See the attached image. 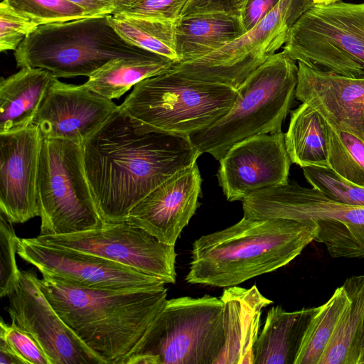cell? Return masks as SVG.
Segmentation results:
<instances>
[{
  "instance_id": "4",
  "label": "cell",
  "mask_w": 364,
  "mask_h": 364,
  "mask_svg": "<svg viewBox=\"0 0 364 364\" xmlns=\"http://www.w3.org/2000/svg\"><path fill=\"white\" fill-rule=\"evenodd\" d=\"M284 51L275 53L255 69L237 89L229 111L189 138L201 155L220 161L237 142L282 131L295 97L298 65Z\"/></svg>"
},
{
  "instance_id": "8",
  "label": "cell",
  "mask_w": 364,
  "mask_h": 364,
  "mask_svg": "<svg viewBox=\"0 0 364 364\" xmlns=\"http://www.w3.org/2000/svg\"><path fill=\"white\" fill-rule=\"evenodd\" d=\"M245 218H274L316 225L314 241L333 258H364V206L338 203L296 181L254 192L242 200Z\"/></svg>"
},
{
  "instance_id": "19",
  "label": "cell",
  "mask_w": 364,
  "mask_h": 364,
  "mask_svg": "<svg viewBox=\"0 0 364 364\" xmlns=\"http://www.w3.org/2000/svg\"><path fill=\"white\" fill-rule=\"evenodd\" d=\"M295 97L315 109L333 128L364 141V77H350L298 62Z\"/></svg>"
},
{
  "instance_id": "13",
  "label": "cell",
  "mask_w": 364,
  "mask_h": 364,
  "mask_svg": "<svg viewBox=\"0 0 364 364\" xmlns=\"http://www.w3.org/2000/svg\"><path fill=\"white\" fill-rule=\"evenodd\" d=\"M17 254L42 274L76 287L128 290L164 286L162 280L91 254L20 238Z\"/></svg>"
},
{
  "instance_id": "12",
  "label": "cell",
  "mask_w": 364,
  "mask_h": 364,
  "mask_svg": "<svg viewBox=\"0 0 364 364\" xmlns=\"http://www.w3.org/2000/svg\"><path fill=\"white\" fill-rule=\"evenodd\" d=\"M33 239L112 260L159 278L165 284L176 282L175 245L163 243L127 221L104 223L100 228L70 234L38 235Z\"/></svg>"
},
{
  "instance_id": "21",
  "label": "cell",
  "mask_w": 364,
  "mask_h": 364,
  "mask_svg": "<svg viewBox=\"0 0 364 364\" xmlns=\"http://www.w3.org/2000/svg\"><path fill=\"white\" fill-rule=\"evenodd\" d=\"M318 307L287 311L273 306L255 345L254 364H295Z\"/></svg>"
},
{
  "instance_id": "33",
  "label": "cell",
  "mask_w": 364,
  "mask_h": 364,
  "mask_svg": "<svg viewBox=\"0 0 364 364\" xmlns=\"http://www.w3.org/2000/svg\"><path fill=\"white\" fill-rule=\"evenodd\" d=\"M20 238L14 230L12 223L0 214V296H7L15 288L19 269L16 261Z\"/></svg>"
},
{
  "instance_id": "15",
  "label": "cell",
  "mask_w": 364,
  "mask_h": 364,
  "mask_svg": "<svg viewBox=\"0 0 364 364\" xmlns=\"http://www.w3.org/2000/svg\"><path fill=\"white\" fill-rule=\"evenodd\" d=\"M219 162L218 183L228 201L287 183L292 164L282 131L237 142Z\"/></svg>"
},
{
  "instance_id": "26",
  "label": "cell",
  "mask_w": 364,
  "mask_h": 364,
  "mask_svg": "<svg viewBox=\"0 0 364 364\" xmlns=\"http://www.w3.org/2000/svg\"><path fill=\"white\" fill-rule=\"evenodd\" d=\"M343 287L350 304L319 364H357V345L364 320V274L347 278Z\"/></svg>"
},
{
  "instance_id": "41",
  "label": "cell",
  "mask_w": 364,
  "mask_h": 364,
  "mask_svg": "<svg viewBox=\"0 0 364 364\" xmlns=\"http://www.w3.org/2000/svg\"><path fill=\"white\" fill-rule=\"evenodd\" d=\"M342 0H313L314 4H330L341 1Z\"/></svg>"
},
{
  "instance_id": "44",
  "label": "cell",
  "mask_w": 364,
  "mask_h": 364,
  "mask_svg": "<svg viewBox=\"0 0 364 364\" xmlns=\"http://www.w3.org/2000/svg\"><path fill=\"white\" fill-rule=\"evenodd\" d=\"M114 1H116V3H117V1H120V0H114Z\"/></svg>"
},
{
  "instance_id": "24",
  "label": "cell",
  "mask_w": 364,
  "mask_h": 364,
  "mask_svg": "<svg viewBox=\"0 0 364 364\" xmlns=\"http://www.w3.org/2000/svg\"><path fill=\"white\" fill-rule=\"evenodd\" d=\"M287 153L293 164L329 166V138L323 118L312 107L301 103L291 112L284 134Z\"/></svg>"
},
{
  "instance_id": "9",
  "label": "cell",
  "mask_w": 364,
  "mask_h": 364,
  "mask_svg": "<svg viewBox=\"0 0 364 364\" xmlns=\"http://www.w3.org/2000/svg\"><path fill=\"white\" fill-rule=\"evenodd\" d=\"M36 191L39 235L70 234L104 224L87 181L81 144L42 138Z\"/></svg>"
},
{
  "instance_id": "6",
  "label": "cell",
  "mask_w": 364,
  "mask_h": 364,
  "mask_svg": "<svg viewBox=\"0 0 364 364\" xmlns=\"http://www.w3.org/2000/svg\"><path fill=\"white\" fill-rule=\"evenodd\" d=\"M223 308L210 295L166 300L122 364H215L225 346Z\"/></svg>"
},
{
  "instance_id": "31",
  "label": "cell",
  "mask_w": 364,
  "mask_h": 364,
  "mask_svg": "<svg viewBox=\"0 0 364 364\" xmlns=\"http://www.w3.org/2000/svg\"><path fill=\"white\" fill-rule=\"evenodd\" d=\"M16 13L36 26L89 17L68 0H2Z\"/></svg>"
},
{
  "instance_id": "1",
  "label": "cell",
  "mask_w": 364,
  "mask_h": 364,
  "mask_svg": "<svg viewBox=\"0 0 364 364\" xmlns=\"http://www.w3.org/2000/svg\"><path fill=\"white\" fill-rule=\"evenodd\" d=\"M82 152L104 223L126 221L136 204L200 156L189 136L154 129L119 107L82 144Z\"/></svg>"
},
{
  "instance_id": "30",
  "label": "cell",
  "mask_w": 364,
  "mask_h": 364,
  "mask_svg": "<svg viewBox=\"0 0 364 364\" xmlns=\"http://www.w3.org/2000/svg\"><path fill=\"white\" fill-rule=\"evenodd\" d=\"M312 188L338 203L364 206V187L337 173L329 166H309L302 168Z\"/></svg>"
},
{
  "instance_id": "17",
  "label": "cell",
  "mask_w": 364,
  "mask_h": 364,
  "mask_svg": "<svg viewBox=\"0 0 364 364\" xmlns=\"http://www.w3.org/2000/svg\"><path fill=\"white\" fill-rule=\"evenodd\" d=\"M41 142L34 124L0 134V210L12 223L40 215L36 184Z\"/></svg>"
},
{
  "instance_id": "11",
  "label": "cell",
  "mask_w": 364,
  "mask_h": 364,
  "mask_svg": "<svg viewBox=\"0 0 364 364\" xmlns=\"http://www.w3.org/2000/svg\"><path fill=\"white\" fill-rule=\"evenodd\" d=\"M313 0H280L252 29L197 60L174 63L173 71L195 80L237 90L245 79L286 42L291 28Z\"/></svg>"
},
{
  "instance_id": "40",
  "label": "cell",
  "mask_w": 364,
  "mask_h": 364,
  "mask_svg": "<svg viewBox=\"0 0 364 364\" xmlns=\"http://www.w3.org/2000/svg\"><path fill=\"white\" fill-rule=\"evenodd\" d=\"M357 364H364V320L360 331L358 340Z\"/></svg>"
},
{
  "instance_id": "43",
  "label": "cell",
  "mask_w": 364,
  "mask_h": 364,
  "mask_svg": "<svg viewBox=\"0 0 364 364\" xmlns=\"http://www.w3.org/2000/svg\"><path fill=\"white\" fill-rule=\"evenodd\" d=\"M125 1H127V0H120V1H117V2Z\"/></svg>"
},
{
  "instance_id": "28",
  "label": "cell",
  "mask_w": 364,
  "mask_h": 364,
  "mask_svg": "<svg viewBox=\"0 0 364 364\" xmlns=\"http://www.w3.org/2000/svg\"><path fill=\"white\" fill-rule=\"evenodd\" d=\"M349 304L350 300L341 286L320 306L306 333L295 364H319Z\"/></svg>"
},
{
  "instance_id": "16",
  "label": "cell",
  "mask_w": 364,
  "mask_h": 364,
  "mask_svg": "<svg viewBox=\"0 0 364 364\" xmlns=\"http://www.w3.org/2000/svg\"><path fill=\"white\" fill-rule=\"evenodd\" d=\"M112 100L80 85L55 78L44 97L33 124L42 138L82 144L118 108Z\"/></svg>"
},
{
  "instance_id": "18",
  "label": "cell",
  "mask_w": 364,
  "mask_h": 364,
  "mask_svg": "<svg viewBox=\"0 0 364 364\" xmlns=\"http://www.w3.org/2000/svg\"><path fill=\"white\" fill-rule=\"evenodd\" d=\"M201 176L196 162L156 187L129 212L126 221L175 245L199 206Z\"/></svg>"
},
{
  "instance_id": "22",
  "label": "cell",
  "mask_w": 364,
  "mask_h": 364,
  "mask_svg": "<svg viewBox=\"0 0 364 364\" xmlns=\"http://www.w3.org/2000/svg\"><path fill=\"white\" fill-rule=\"evenodd\" d=\"M56 77L42 68H21L0 82V134L21 131L31 124Z\"/></svg>"
},
{
  "instance_id": "42",
  "label": "cell",
  "mask_w": 364,
  "mask_h": 364,
  "mask_svg": "<svg viewBox=\"0 0 364 364\" xmlns=\"http://www.w3.org/2000/svg\"><path fill=\"white\" fill-rule=\"evenodd\" d=\"M363 131L364 134V114H363Z\"/></svg>"
},
{
  "instance_id": "36",
  "label": "cell",
  "mask_w": 364,
  "mask_h": 364,
  "mask_svg": "<svg viewBox=\"0 0 364 364\" xmlns=\"http://www.w3.org/2000/svg\"><path fill=\"white\" fill-rule=\"evenodd\" d=\"M249 0H188L181 16L195 14L217 12L241 17Z\"/></svg>"
},
{
  "instance_id": "27",
  "label": "cell",
  "mask_w": 364,
  "mask_h": 364,
  "mask_svg": "<svg viewBox=\"0 0 364 364\" xmlns=\"http://www.w3.org/2000/svg\"><path fill=\"white\" fill-rule=\"evenodd\" d=\"M109 21L129 43L178 62L176 23L114 14Z\"/></svg>"
},
{
  "instance_id": "34",
  "label": "cell",
  "mask_w": 364,
  "mask_h": 364,
  "mask_svg": "<svg viewBox=\"0 0 364 364\" xmlns=\"http://www.w3.org/2000/svg\"><path fill=\"white\" fill-rule=\"evenodd\" d=\"M0 339L4 340L23 364H50L36 339L27 331L11 323L7 325L1 318Z\"/></svg>"
},
{
  "instance_id": "14",
  "label": "cell",
  "mask_w": 364,
  "mask_h": 364,
  "mask_svg": "<svg viewBox=\"0 0 364 364\" xmlns=\"http://www.w3.org/2000/svg\"><path fill=\"white\" fill-rule=\"evenodd\" d=\"M38 279L33 269L19 270L18 282L7 296L11 323L36 339L50 364H104L59 316Z\"/></svg>"
},
{
  "instance_id": "2",
  "label": "cell",
  "mask_w": 364,
  "mask_h": 364,
  "mask_svg": "<svg viewBox=\"0 0 364 364\" xmlns=\"http://www.w3.org/2000/svg\"><path fill=\"white\" fill-rule=\"evenodd\" d=\"M42 276L38 279L42 293L65 324L104 364H122L167 300L165 286L95 289Z\"/></svg>"
},
{
  "instance_id": "20",
  "label": "cell",
  "mask_w": 364,
  "mask_h": 364,
  "mask_svg": "<svg viewBox=\"0 0 364 364\" xmlns=\"http://www.w3.org/2000/svg\"><path fill=\"white\" fill-rule=\"evenodd\" d=\"M220 299L225 340L215 364H254L262 309L272 301L256 286L250 289L230 287L224 289Z\"/></svg>"
},
{
  "instance_id": "7",
  "label": "cell",
  "mask_w": 364,
  "mask_h": 364,
  "mask_svg": "<svg viewBox=\"0 0 364 364\" xmlns=\"http://www.w3.org/2000/svg\"><path fill=\"white\" fill-rule=\"evenodd\" d=\"M237 92L170 69L135 85L119 107L154 129L190 136L225 114Z\"/></svg>"
},
{
  "instance_id": "38",
  "label": "cell",
  "mask_w": 364,
  "mask_h": 364,
  "mask_svg": "<svg viewBox=\"0 0 364 364\" xmlns=\"http://www.w3.org/2000/svg\"><path fill=\"white\" fill-rule=\"evenodd\" d=\"M81 8L89 17L113 14L116 6L114 0H68Z\"/></svg>"
},
{
  "instance_id": "45",
  "label": "cell",
  "mask_w": 364,
  "mask_h": 364,
  "mask_svg": "<svg viewBox=\"0 0 364 364\" xmlns=\"http://www.w3.org/2000/svg\"><path fill=\"white\" fill-rule=\"evenodd\" d=\"M129 1V0H127V1ZM121 2H123V1H121Z\"/></svg>"
},
{
  "instance_id": "39",
  "label": "cell",
  "mask_w": 364,
  "mask_h": 364,
  "mask_svg": "<svg viewBox=\"0 0 364 364\" xmlns=\"http://www.w3.org/2000/svg\"><path fill=\"white\" fill-rule=\"evenodd\" d=\"M0 364H23L19 358L2 339H0Z\"/></svg>"
},
{
  "instance_id": "23",
  "label": "cell",
  "mask_w": 364,
  "mask_h": 364,
  "mask_svg": "<svg viewBox=\"0 0 364 364\" xmlns=\"http://www.w3.org/2000/svg\"><path fill=\"white\" fill-rule=\"evenodd\" d=\"M245 33L241 18L230 14L208 12L181 16L176 23V63L205 56Z\"/></svg>"
},
{
  "instance_id": "29",
  "label": "cell",
  "mask_w": 364,
  "mask_h": 364,
  "mask_svg": "<svg viewBox=\"0 0 364 364\" xmlns=\"http://www.w3.org/2000/svg\"><path fill=\"white\" fill-rule=\"evenodd\" d=\"M326 126L329 167L343 178L364 187V141L348 131L333 128L327 123Z\"/></svg>"
},
{
  "instance_id": "25",
  "label": "cell",
  "mask_w": 364,
  "mask_h": 364,
  "mask_svg": "<svg viewBox=\"0 0 364 364\" xmlns=\"http://www.w3.org/2000/svg\"><path fill=\"white\" fill-rule=\"evenodd\" d=\"M175 61L159 55L151 58H117L91 75L83 85L107 99H118L139 82L168 71Z\"/></svg>"
},
{
  "instance_id": "5",
  "label": "cell",
  "mask_w": 364,
  "mask_h": 364,
  "mask_svg": "<svg viewBox=\"0 0 364 364\" xmlns=\"http://www.w3.org/2000/svg\"><path fill=\"white\" fill-rule=\"evenodd\" d=\"M109 16L37 26L15 50L17 66L45 69L57 78L89 77L114 59L160 55L123 39L110 25Z\"/></svg>"
},
{
  "instance_id": "35",
  "label": "cell",
  "mask_w": 364,
  "mask_h": 364,
  "mask_svg": "<svg viewBox=\"0 0 364 364\" xmlns=\"http://www.w3.org/2000/svg\"><path fill=\"white\" fill-rule=\"evenodd\" d=\"M38 26L16 13L3 1L0 4V50H16Z\"/></svg>"
},
{
  "instance_id": "32",
  "label": "cell",
  "mask_w": 364,
  "mask_h": 364,
  "mask_svg": "<svg viewBox=\"0 0 364 364\" xmlns=\"http://www.w3.org/2000/svg\"><path fill=\"white\" fill-rule=\"evenodd\" d=\"M188 0H129L117 2L114 15L176 23Z\"/></svg>"
},
{
  "instance_id": "10",
  "label": "cell",
  "mask_w": 364,
  "mask_h": 364,
  "mask_svg": "<svg viewBox=\"0 0 364 364\" xmlns=\"http://www.w3.org/2000/svg\"><path fill=\"white\" fill-rule=\"evenodd\" d=\"M283 51L316 70L364 77V3L314 4L291 28Z\"/></svg>"
},
{
  "instance_id": "37",
  "label": "cell",
  "mask_w": 364,
  "mask_h": 364,
  "mask_svg": "<svg viewBox=\"0 0 364 364\" xmlns=\"http://www.w3.org/2000/svg\"><path fill=\"white\" fill-rule=\"evenodd\" d=\"M280 0H249L245 5L241 21L245 33L252 29Z\"/></svg>"
},
{
  "instance_id": "3",
  "label": "cell",
  "mask_w": 364,
  "mask_h": 364,
  "mask_svg": "<svg viewBox=\"0 0 364 364\" xmlns=\"http://www.w3.org/2000/svg\"><path fill=\"white\" fill-rule=\"evenodd\" d=\"M316 230L311 221L243 217L232 226L194 241L186 281L237 286L288 264L314 241Z\"/></svg>"
}]
</instances>
